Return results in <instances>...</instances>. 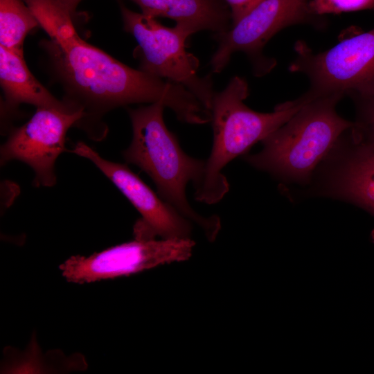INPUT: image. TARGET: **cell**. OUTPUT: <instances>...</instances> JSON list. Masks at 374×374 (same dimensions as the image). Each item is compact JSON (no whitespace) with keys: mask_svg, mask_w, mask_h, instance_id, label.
<instances>
[{"mask_svg":"<svg viewBox=\"0 0 374 374\" xmlns=\"http://www.w3.org/2000/svg\"><path fill=\"white\" fill-rule=\"evenodd\" d=\"M308 1L260 0L227 30L215 33L218 46L210 61L212 71L221 72L235 52L258 60L266 43L285 28L316 24L318 16L310 12Z\"/></svg>","mask_w":374,"mask_h":374,"instance_id":"cell-11","label":"cell"},{"mask_svg":"<svg viewBox=\"0 0 374 374\" xmlns=\"http://www.w3.org/2000/svg\"><path fill=\"white\" fill-rule=\"evenodd\" d=\"M308 9L315 16L361 10H374V0H309Z\"/></svg>","mask_w":374,"mask_h":374,"instance_id":"cell-16","label":"cell"},{"mask_svg":"<svg viewBox=\"0 0 374 374\" xmlns=\"http://www.w3.org/2000/svg\"><path fill=\"white\" fill-rule=\"evenodd\" d=\"M165 108L161 103L128 108L132 139L123 152V158L145 172L155 184L157 194L213 240L220 229L219 217L199 214L186 196L187 185L193 183L194 186L199 181L206 160L194 158L183 150L165 123Z\"/></svg>","mask_w":374,"mask_h":374,"instance_id":"cell-3","label":"cell"},{"mask_svg":"<svg viewBox=\"0 0 374 374\" xmlns=\"http://www.w3.org/2000/svg\"><path fill=\"white\" fill-rule=\"evenodd\" d=\"M343 97L332 94L310 100L261 141L258 152L244 154V161L282 183L306 187L339 138L353 125L337 112Z\"/></svg>","mask_w":374,"mask_h":374,"instance_id":"cell-4","label":"cell"},{"mask_svg":"<svg viewBox=\"0 0 374 374\" xmlns=\"http://www.w3.org/2000/svg\"><path fill=\"white\" fill-rule=\"evenodd\" d=\"M0 82L10 107L21 103L30 104L36 107H77L66 100L57 99L40 84L28 69L24 55L1 45Z\"/></svg>","mask_w":374,"mask_h":374,"instance_id":"cell-13","label":"cell"},{"mask_svg":"<svg viewBox=\"0 0 374 374\" xmlns=\"http://www.w3.org/2000/svg\"><path fill=\"white\" fill-rule=\"evenodd\" d=\"M24 1L49 36L42 44L66 91L65 100L82 109L84 118L132 104L161 103L183 123H208L209 110L183 86L131 68L83 40L59 0Z\"/></svg>","mask_w":374,"mask_h":374,"instance_id":"cell-1","label":"cell"},{"mask_svg":"<svg viewBox=\"0 0 374 374\" xmlns=\"http://www.w3.org/2000/svg\"><path fill=\"white\" fill-rule=\"evenodd\" d=\"M350 129L317 168L305 193L351 204L374 217V145L357 141Z\"/></svg>","mask_w":374,"mask_h":374,"instance_id":"cell-9","label":"cell"},{"mask_svg":"<svg viewBox=\"0 0 374 374\" xmlns=\"http://www.w3.org/2000/svg\"><path fill=\"white\" fill-rule=\"evenodd\" d=\"M124 30L137 42L134 56L139 69L148 74L180 84L191 92L210 110L215 93L210 75L197 73L199 61L186 50L191 33L175 24L166 27L156 18L120 6Z\"/></svg>","mask_w":374,"mask_h":374,"instance_id":"cell-5","label":"cell"},{"mask_svg":"<svg viewBox=\"0 0 374 374\" xmlns=\"http://www.w3.org/2000/svg\"><path fill=\"white\" fill-rule=\"evenodd\" d=\"M143 15L166 17L188 30L191 35L201 30L215 33L231 25L228 6L220 0H131Z\"/></svg>","mask_w":374,"mask_h":374,"instance_id":"cell-12","label":"cell"},{"mask_svg":"<svg viewBox=\"0 0 374 374\" xmlns=\"http://www.w3.org/2000/svg\"><path fill=\"white\" fill-rule=\"evenodd\" d=\"M289 71L304 74L311 98L339 94L351 98L374 94V28L347 37L333 47L314 53L305 42L295 44Z\"/></svg>","mask_w":374,"mask_h":374,"instance_id":"cell-6","label":"cell"},{"mask_svg":"<svg viewBox=\"0 0 374 374\" xmlns=\"http://www.w3.org/2000/svg\"><path fill=\"white\" fill-rule=\"evenodd\" d=\"M73 15L76 10L78 5L82 0H59Z\"/></svg>","mask_w":374,"mask_h":374,"instance_id":"cell-18","label":"cell"},{"mask_svg":"<svg viewBox=\"0 0 374 374\" xmlns=\"http://www.w3.org/2000/svg\"><path fill=\"white\" fill-rule=\"evenodd\" d=\"M194 247L191 238L134 239L89 256H73L59 269L68 282L89 283L186 260L192 256Z\"/></svg>","mask_w":374,"mask_h":374,"instance_id":"cell-7","label":"cell"},{"mask_svg":"<svg viewBox=\"0 0 374 374\" xmlns=\"http://www.w3.org/2000/svg\"><path fill=\"white\" fill-rule=\"evenodd\" d=\"M248 84L233 77L221 91L215 92L211 107L213 145L199 181L195 184V199L206 204L222 200L229 190L222 173L225 166L238 156L247 154L258 141L279 128L310 99L303 95L276 106L269 113L256 112L244 104Z\"/></svg>","mask_w":374,"mask_h":374,"instance_id":"cell-2","label":"cell"},{"mask_svg":"<svg viewBox=\"0 0 374 374\" xmlns=\"http://www.w3.org/2000/svg\"><path fill=\"white\" fill-rule=\"evenodd\" d=\"M39 24L24 0H0V45L24 55L26 35Z\"/></svg>","mask_w":374,"mask_h":374,"instance_id":"cell-14","label":"cell"},{"mask_svg":"<svg viewBox=\"0 0 374 374\" xmlns=\"http://www.w3.org/2000/svg\"><path fill=\"white\" fill-rule=\"evenodd\" d=\"M84 117L81 108L37 107L32 117L13 129L1 145V165L12 160L22 161L34 171L35 186H53L55 163L65 150L67 131Z\"/></svg>","mask_w":374,"mask_h":374,"instance_id":"cell-8","label":"cell"},{"mask_svg":"<svg viewBox=\"0 0 374 374\" xmlns=\"http://www.w3.org/2000/svg\"><path fill=\"white\" fill-rule=\"evenodd\" d=\"M70 152L91 161L141 214L134 226V239L190 238L193 222L155 193L127 166L104 159L82 141Z\"/></svg>","mask_w":374,"mask_h":374,"instance_id":"cell-10","label":"cell"},{"mask_svg":"<svg viewBox=\"0 0 374 374\" xmlns=\"http://www.w3.org/2000/svg\"><path fill=\"white\" fill-rule=\"evenodd\" d=\"M352 99L355 118L350 132L357 141L374 145V94Z\"/></svg>","mask_w":374,"mask_h":374,"instance_id":"cell-15","label":"cell"},{"mask_svg":"<svg viewBox=\"0 0 374 374\" xmlns=\"http://www.w3.org/2000/svg\"><path fill=\"white\" fill-rule=\"evenodd\" d=\"M229 8L231 25L237 22L244 15L256 6L260 0H220Z\"/></svg>","mask_w":374,"mask_h":374,"instance_id":"cell-17","label":"cell"}]
</instances>
